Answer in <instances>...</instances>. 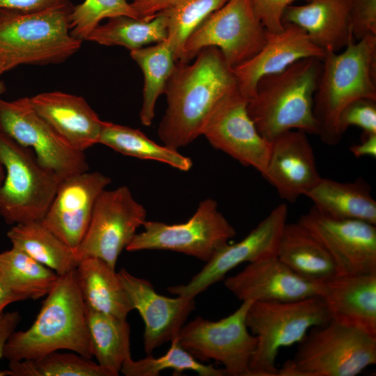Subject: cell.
Masks as SVG:
<instances>
[{"label": "cell", "mask_w": 376, "mask_h": 376, "mask_svg": "<svg viewBox=\"0 0 376 376\" xmlns=\"http://www.w3.org/2000/svg\"><path fill=\"white\" fill-rule=\"evenodd\" d=\"M194 59L176 62L164 93L167 107L157 133L164 145L175 150L201 136L217 105L238 88L233 68L218 48H203Z\"/></svg>", "instance_id": "obj_1"}, {"label": "cell", "mask_w": 376, "mask_h": 376, "mask_svg": "<svg viewBox=\"0 0 376 376\" xmlns=\"http://www.w3.org/2000/svg\"><path fill=\"white\" fill-rule=\"evenodd\" d=\"M63 350L88 359L93 357L86 308L75 269L58 276L32 325L11 334L5 345L3 357L16 361Z\"/></svg>", "instance_id": "obj_2"}, {"label": "cell", "mask_w": 376, "mask_h": 376, "mask_svg": "<svg viewBox=\"0 0 376 376\" xmlns=\"http://www.w3.org/2000/svg\"><path fill=\"white\" fill-rule=\"evenodd\" d=\"M322 67V60L306 58L258 80L247 111L265 139L290 130L318 134L313 105Z\"/></svg>", "instance_id": "obj_3"}, {"label": "cell", "mask_w": 376, "mask_h": 376, "mask_svg": "<svg viewBox=\"0 0 376 376\" xmlns=\"http://www.w3.org/2000/svg\"><path fill=\"white\" fill-rule=\"evenodd\" d=\"M68 0L36 11L0 10V72L21 65L59 64L81 48L70 33Z\"/></svg>", "instance_id": "obj_4"}, {"label": "cell", "mask_w": 376, "mask_h": 376, "mask_svg": "<svg viewBox=\"0 0 376 376\" xmlns=\"http://www.w3.org/2000/svg\"><path fill=\"white\" fill-rule=\"evenodd\" d=\"M376 100V36L351 41L341 53L327 52L314 95L318 134L327 145L338 144L342 111L353 101Z\"/></svg>", "instance_id": "obj_5"}, {"label": "cell", "mask_w": 376, "mask_h": 376, "mask_svg": "<svg viewBox=\"0 0 376 376\" xmlns=\"http://www.w3.org/2000/svg\"><path fill=\"white\" fill-rule=\"evenodd\" d=\"M376 363V336L331 318L312 327L277 376H355Z\"/></svg>", "instance_id": "obj_6"}, {"label": "cell", "mask_w": 376, "mask_h": 376, "mask_svg": "<svg viewBox=\"0 0 376 376\" xmlns=\"http://www.w3.org/2000/svg\"><path fill=\"white\" fill-rule=\"evenodd\" d=\"M330 319L320 297L291 302L252 301L246 324L257 344L249 361V376H277L280 349L299 343L312 327Z\"/></svg>", "instance_id": "obj_7"}, {"label": "cell", "mask_w": 376, "mask_h": 376, "mask_svg": "<svg viewBox=\"0 0 376 376\" xmlns=\"http://www.w3.org/2000/svg\"><path fill=\"white\" fill-rule=\"evenodd\" d=\"M0 159L5 178L0 187V214L9 224L41 221L63 180L43 167L33 151L0 131Z\"/></svg>", "instance_id": "obj_8"}, {"label": "cell", "mask_w": 376, "mask_h": 376, "mask_svg": "<svg viewBox=\"0 0 376 376\" xmlns=\"http://www.w3.org/2000/svg\"><path fill=\"white\" fill-rule=\"evenodd\" d=\"M142 226L143 231L134 236L127 251H171L205 263L236 235L235 229L212 198L202 201L186 222L168 224L146 221Z\"/></svg>", "instance_id": "obj_9"}, {"label": "cell", "mask_w": 376, "mask_h": 376, "mask_svg": "<svg viewBox=\"0 0 376 376\" xmlns=\"http://www.w3.org/2000/svg\"><path fill=\"white\" fill-rule=\"evenodd\" d=\"M265 39L251 0H228L189 36L178 61L189 63L203 48L214 47L234 68L258 53Z\"/></svg>", "instance_id": "obj_10"}, {"label": "cell", "mask_w": 376, "mask_h": 376, "mask_svg": "<svg viewBox=\"0 0 376 376\" xmlns=\"http://www.w3.org/2000/svg\"><path fill=\"white\" fill-rule=\"evenodd\" d=\"M251 303L242 301L234 313L218 321L197 317L185 324L177 336L180 345L202 363L213 359L221 363L226 375L249 376V361L257 344L246 324Z\"/></svg>", "instance_id": "obj_11"}, {"label": "cell", "mask_w": 376, "mask_h": 376, "mask_svg": "<svg viewBox=\"0 0 376 376\" xmlns=\"http://www.w3.org/2000/svg\"><path fill=\"white\" fill-rule=\"evenodd\" d=\"M146 221V208L127 187L104 189L95 203L82 240L74 249L79 262L95 257L116 269L120 254Z\"/></svg>", "instance_id": "obj_12"}, {"label": "cell", "mask_w": 376, "mask_h": 376, "mask_svg": "<svg viewBox=\"0 0 376 376\" xmlns=\"http://www.w3.org/2000/svg\"><path fill=\"white\" fill-rule=\"evenodd\" d=\"M0 131L31 149L41 166L63 180L88 171L84 152L69 146L35 111L30 97L0 98Z\"/></svg>", "instance_id": "obj_13"}, {"label": "cell", "mask_w": 376, "mask_h": 376, "mask_svg": "<svg viewBox=\"0 0 376 376\" xmlns=\"http://www.w3.org/2000/svg\"><path fill=\"white\" fill-rule=\"evenodd\" d=\"M248 98L238 88L214 108L202 135L219 150L263 177L271 151V142L257 130L247 111Z\"/></svg>", "instance_id": "obj_14"}, {"label": "cell", "mask_w": 376, "mask_h": 376, "mask_svg": "<svg viewBox=\"0 0 376 376\" xmlns=\"http://www.w3.org/2000/svg\"><path fill=\"white\" fill-rule=\"evenodd\" d=\"M287 217L286 204L277 205L242 240L221 247L187 283L169 287L167 290L195 298L239 265L276 256Z\"/></svg>", "instance_id": "obj_15"}, {"label": "cell", "mask_w": 376, "mask_h": 376, "mask_svg": "<svg viewBox=\"0 0 376 376\" xmlns=\"http://www.w3.org/2000/svg\"><path fill=\"white\" fill-rule=\"evenodd\" d=\"M322 244L337 275L376 273V226L327 217L313 206L298 220Z\"/></svg>", "instance_id": "obj_16"}, {"label": "cell", "mask_w": 376, "mask_h": 376, "mask_svg": "<svg viewBox=\"0 0 376 376\" xmlns=\"http://www.w3.org/2000/svg\"><path fill=\"white\" fill-rule=\"evenodd\" d=\"M110 183V178L97 171L64 178L42 224L75 249L87 230L99 196Z\"/></svg>", "instance_id": "obj_17"}, {"label": "cell", "mask_w": 376, "mask_h": 376, "mask_svg": "<svg viewBox=\"0 0 376 376\" xmlns=\"http://www.w3.org/2000/svg\"><path fill=\"white\" fill-rule=\"evenodd\" d=\"M224 285L242 301H296L320 297L324 290V283L300 276L276 256L249 263L243 270L228 277Z\"/></svg>", "instance_id": "obj_18"}, {"label": "cell", "mask_w": 376, "mask_h": 376, "mask_svg": "<svg viewBox=\"0 0 376 376\" xmlns=\"http://www.w3.org/2000/svg\"><path fill=\"white\" fill-rule=\"evenodd\" d=\"M118 273L134 309L138 311L144 322V351L151 354L156 348L177 338L195 308V298L165 297L158 294L148 280L125 269Z\"/></svg>", "instance_id": "obj_19"}, {"label": "cell", "mask_w": 376, "mask_h": 376, "mask_svg": "<svg viewBox=\"0 0 376 376\" xmlns=\"http://www.w3.org/2000/svg\"><path fill=\"white\" fill-rule=\"evenodd\" d=\"M263 178L288 202L306 196L322 178L307 134L290 130L273 139Z\"/></svg>", "instance_id": "obj_20"}, {"label": "cell", "mask_w": 376, "mask_h": 376, "mask_svg": "<svg viewBox=\"0 0 376 376\" xmlns=\"http://www.w3.org/2000/svg\"><path fill=\"white\" fill-rule=\"evenodd\" d=\"M324 56L325 52L313 42L304 30L287 23L279 31L266 30L265 42L260 51L233 70L238 90L249 100L261 77L281 72L301 59L322 60Z\"/></svg>", "instance_id": "obj_21"}, {"label": "cell", "mask_w": 376, "mask_h": 376, "mask_svg": "<svg viewBox=\"0 0 376 376\" xmlns=\"http://www.w3.org/2000/svg\"><path fill=\"white\" fill-rule=\"evenodd\" d=\"M30 101L35 111L73 149L84 152L98 143L105 121L84 97L50 91L36 95Z\"/></svg>", "instance_id": "obj_22"}, {"label": "cell", "mask_w": 376, "mask_h": 376, "mask_svg": "<svg viewBox=\"0 0 376 376\" xmlns=\"http://www.w3.org/2000/svg\"><path fill=\"white\" fill-rule=\"evenodd\" d=\"M354 0H311L285 8L282 23L301 28L318 47L338 52L354 40L350 12Z\"/></svg>", "instance_id": "obj_23"}, {"label": "cell", "mask_w": 376, "mask_h": 376, "mask_svg": "<svg viewBox=\"0 0 376 376\" xmlns=\"http://www.w3.org/2000/svg\"><path fill=\"white\" fill-rule=\"evenodd\" d=\"M320 297L331 318L376 336V273L336 275L324 282Z\"/></svg>", "instance_id": "obj_24"}, {"label": "cell", "mask_w": 376, "mask_h": 376, "mask_svg": "<svg viewBox=\"0 0 376 376\" xmlns=\"http://www.w3.org/2000/svg\"><path fill=\"white\" fill-rule=\"evenodd\" d=\"M75 271L86 309L127 319L134 308L114 268L99 258L86 257Z\"/></svg>", "instance_id": "obj_25"}, {"label": "cell", "mask_w": 376, "mask_h": 376, "mask_svg": "<svg viewBox=\"0 0 376 376\" xmlns=\"http://www.w3.org/2000/svg\"><path fill=\"white\" fill-rule=\"evenodd\" d=\"M276 256L309 281L324 283L337 275L334 262L325 247L298 221L284 226Z\"/></svg>", "instance_id": "obj_26"}, {"label": "cell", "mask_w": 376, "mask_h": 376, "mask_svg": "<svg viewBox=\"0 0 376 376\" xmlns=\"http://www.w3.org/2000/svg\"><path fill=\"white\" fill-rule=\"evenodd\" d=\"M306 196L327 217L376 225V201L370 187L362 179L342 182L322 178Z\"/></svg>", "instance_id": "obj_27"}, {"label": "cell", "mask_w": 376, "mask_h": 376, "mask_svg": "<svg viewBox=\"0 0 376 376\" xmlns=\"http://www.w3.org/2000/svg\"><path fill=\"white\" fill-rule=\"evenodd\" d=\"M15 247L51 269L58 276L75 269V250L45 228L41 221L15 224L7 233Z\"/></svg>", "instance_id": "obj_28"}, {"label": "cell", "mask_w": 376, "mask_h": 376, "mask_svg": "<svg viewBox=\"0 0 376 376\" xmlns=\"http://www.w3.org/2000/svg\"><path fill=\"white\" fill-rule=\"evenodd\" d=\"M86 324L97 363L109 376H117L130 354V327L127 319L86 309Z\"/></svg>", "instance_id": "obj_29"}, {"label": "cell", "mask_w": 376, "mask_h": 376, "mask_svg": "<svg viewBox=\"0 0 376 376\" xmlns=\"http://www.w3.org/2000/svg\"><path fill=\"white\" fill-rule=\"evenodd\" d=\"M58 278L53 270L15 247L0 253V279L22 301L47 296Z\"/></svg>", "instance_id": "obj_30"}, {"label": "cell", "mask_w": 376, "mask_h": 376, "mask_svg": "<svg viewBox=\"0 0 376 376\" xmlns=\"http://www.w3.org/2000/svg\"><path fill=\"white\" fill-rule=\"evenodd\" d=\"M98 143L123 155L141 159L157 161L182 171L192 167L191 159L178 150L160 145L137 129L105 121Z\"/></svg>", "instance_id": "obj_31"}, {"label": "cell", "mask_w": 376, "mask_h": 376, "mask_svg": "<svg viewBox=\"0 0 376 376\" xmlns=\"http://www.w3.org/2000/svg\"><path fill=\"white\" fill-rule=\"evenodd\" d=\"M130 56L141 68L144 79L140 120L143 125L150 126L157 100L164 93L175 66L174 52L165 40L150 47L131 50Z\"/></svg>", "instance_id": "obj_32"}, {"label": "cell", "mask_w": 376, "mask_h": 376, "mask_svg": "<svg viewBox=\"0 0 376 376\" xmlns=\"http://www.w3.org/2000/svg\"><path fill=\"white\" fill-rule=\"evenodd\" d=\"M166 38L167 19L160 13L150 19L129 16L108 19L94 29L87 41L105 46H122L131 51Z\"/></svg>", "instance_id": "obj_33"}, {"label": "cell", "mask_w": 376, "mask_h": 376, "mask_svg": "<svg viewBox=\"0 0 376 376\" xmlns=\"http://www.w3.org/2000/svg\"><path fill=\"white\" fill-rule=\"evenodd\" d=\"M6 376H109L97 362L77 353L55 351L36 359L9 361Z\"/></svg>", "instance_id": "obj_34"}, {"label": "cell", "mask_w": 376, "mask_h": 376, "mask_svg": "<svg viewBox=\"0 0 376 376\" xmlns=\"http://www.w3.org/2000/svg\"><path fill=\"white\" fill-rule=\"evenodd\" d=\"M171 342L166 353L155 358L150 354L135 361L131 357L123 363L120 373L125 376H158L161 371L173 370L174 375H180L185 370H192L201 376H225L224 368H217L196 359L179 343L178 338Z\"/></svg>", "instance_id": "obj_35"}, {"label": "cell", "mask_w": 376, "mask_h": 376, "mask_svg": "<svg viewBox=\"0 0 376 376\" xmlns=\"http://www.w3.org/2000/svg\"><path fill=\"white\" fill-rule=\"evenodd\" d=\"M228 0H178L163 11L167 19V38L177 62L192 32ZM160 14V13H159Z\"/></svg>", "instance_id": "obj_36"}, {"label": "cell", "mask_w": 376, "mask_h": 376, "mask_svg": "<svg viewBox=\"0 0 376 376\" xmlns=\"http://www.w3.org/2000/svg\"><path fill=\"white\" fill-rule=\"evenodd\" d=\"M118 16L139 18L127 0H84L73 6L70 17V33L82 42L88 40L102 19Z\"/></svg>", "instance_id": "obj_37"}, {"label": "cell", "mask_w": 376, "mask_h": 376, "mask_svg": "<svg viewBox=\"0 0 376 376\" xmlns=\"http://www.w3.org/2000/svg\"><path fill=\"white\" fill-rule=\"evenodd\" d=\"M350 126L360 127L364 134H376V100L361 98L349 104L338 118L340 133Z\"/></svg>", "instance_id": "obj_38"}, {"label": "cell", "mask_w": 376, "mask_h": 376, "mask_svg": "<svg viewBox=\"0 0 376 376\" xmlns=\"http://www.w3.org/2000/svg\"><path fill=\"white\" fill-rule=\"evenodd\" d=\"M350 28L354 39L376 36V0H354L350 12Z\"/></svg>", "instance_id": "obj_39"}, {"label": "cell", "mask_w": 376, "mask_h": 376, "mask_svg": "<svg viewBox=\"0 0 376 376\" xmlns=\"http://www.w3.org/2000/svg\"><path fill=\"white\" fill-rule=\"evenodd\" d=\"M297 0H251L255 12L265 29L270 32L281 31L284 10ZM308 2L311 0H304Z\"/></svg>", "instance_id": "obj_40"}, {"label": "cell", "mask_w": 376, "mask_h": 376, "mask_svg": "<svg viewBox=\"0 0 376 376\" xmlns=\"http://www.w3.org/2000/svg\"><path fill=\"white\" fill-rule=\"evenodd\" d=\"M178 0H132V6L141 19H150Z\"/></svg>", "instance_id": "obj_41"}, {"label": "cell", "mask_w": 376, "mask_h": 376, "mask_svg": "<svg viewBox=\"0 0 376 376\" xmlns=\"http://www.w3.org/2000/svg\"><path fill=\"white\" fill-rule=\"evenodd\" d=\"M21 319L17 311L3 313L0 315V359L3 357L5 345L15 331ZM0 376H6L5 371H0Z\"/></svg>", "instance_id": "obj_42"}, {"label": "cell", "mask_w": 376, "mask_h": 376, "mask_svg": "<svg viewBox=\"0 0 376 376\" xmlns=\"http://www.w3.org/2000/svg\"><path fill=\"white\" fill-rule=\"evenodd\" d=\"M59 0H0V10L36 11L50 7Z\"/></svg>", "instance_id": "obj_43"}, {"label": "cell", "mask_w": 376, "mask_h": 376, "mask_svg": "<svg viewBox=\"0 0 376 376\" xmlns=\"http://www.w3.org/2000/svg\"><path fill=\"white\" fill-rule=\"evenodd\" d=\"M356 157H376V134H364L362 141L350 148Z\"/></svg>", "instance_id": "obj_44"}, {"label": "cell", "mask_w": 376, "mask_h": 376, "mask_svg": "<svg viewBox=\"0 0 376 376\" xmlns=\"http://www.w3.org/2000/svg\"><path fill=\"white\" fill-rule=\"evenodd\" d=\"M20 301H22L21 299L13 293L0 279V315L8 305Z\"/></svg>", "instance_id": "obj_45"}, {"label": "cell", "mask_w": 376, "mask_h": 376, "mask_svg": "<svg viewBox=\"0 0 376 376\" xmlns=\"http://www.w3.org/2000/svg\"><path fill=\"white\" fill-rule=\"evenodd\" d=\"M5 169L4 166L0 159V187L2 185V183L5 178Z\"/></svg>", "instance_id": "obj_46"}, {"label": "cell", "mask_w": 376, "mask_h": 376, "mask_svg": "<svg viewBox=\"0 0 376 376\" xmlns=\"http://www.w3.org/2000/svg\"><path fill=\"white\" fill-rule=\"evenodd\" d=\"M2 75L3 74L0 72V95L3 94L6 91V85L1 79Z\"/></svg>", "instance_id": "obj_47"}]
</instances>
